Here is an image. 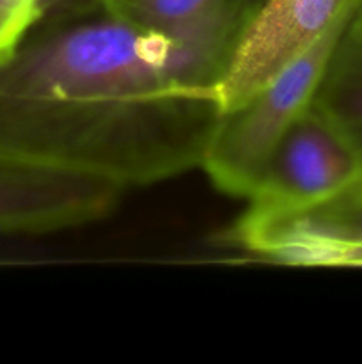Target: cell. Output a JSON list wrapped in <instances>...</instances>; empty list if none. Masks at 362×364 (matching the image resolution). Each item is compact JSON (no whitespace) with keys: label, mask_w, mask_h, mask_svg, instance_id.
Here are the masks:
<instances>
[{"label":"cell","mask_w":362,"mask_h":364,"mask_svg":"<svg viewBox=\"0 0 362 364\" xmlns=\"http://www.w3.org/2000/svg\"><path fill=\"white\" fill-rule=\"evenodd\" d=\"M256 0L180 31L62 0L0 57V156L123 191L201 167L219 84Z\"/></svg>","instance_id":"cell-1"},{"label":"cell","mask_w":362,"mask_h":364,"mask_svg":"<svg viewBox=\"0 0 362 364\" xmlns=\"http://www.w3.org/2000/svg\"><path fill=\"white\" fill-rule=\"evenodd\" d=\"M351 21L330 28L263 87L222 114L201 164L216 191L241 199L252 194L283 135L314 102L330 57Z\"/></svg>","instance_id":"cell-2"},{"label":"cell","mask_w":362,"mask_h":364,"mask_svg":"<svg viewBox=\"0 0 362 364\" xmlns=\"http://www.w3.org/2000/svg\"><path fill=\"white\" fill-rule=\"evenodd\" d=\"M226 240L283 265L362 269V173L311 205L270 210L247 206Z\"/></svg>","instance_id":"cell-3"},{"label":"cell","mask_w":362,"mask_h":364,"mask_svg":"<svg viewBox=\"0 0 362 364\" xmlns=\"http://www.w3.org/2000/svg\"><path fill=\"white\" fill-rule=\"evenodd\" d=\"M362 0H256L222 80L224 112L240 105L330 28L353 20Z\"/></svg>","instance_id":"cell-4"},{"label":"cell","mask_w":362,"mask_h":364,"mask_svg":"<svg viewBox=\"0 0 362 364\" xmlns=\"http://www.w3.org/2000/svg\"><path fill=\"white\" fill-rule=\"evenodd\" d=\"M361 173L362 162L351 142L312 102L275 146L247 201L261 210L311 205Z\"/></svg>","instance_id":"cell-5"},{"label":"cell","mask_w":362,"mask_h":364,"mask_svg":"<svg viewBox=\"0 0 362 364\" xmlns=\"http://www.w3.org/2000/svg\"><path fill=\"white\" fill-rule=\"evenodd\" d=\"M124 192L109 181L0 156V233L85 226L109 217Z\"/></svg>","instance_id":"cell-6"},{"label":"cell","mask_w":362,"mask_h":364,"mask_svg":"<svg viewBox=\"0 0 362 364\" xmlns=\"http://www.w3.org/2000/svg\"><path fill=\"white\" fill-rule=\"evenodd\" d=\"M314 105L346 135L362 162V41L350 27L330 57Z\"/></svg>","instance_id":"cell-7"},{"label":"cell","mask_w":362,"mask_h":364,"mask_svg":"<svg viewBox=\"0 0 362 364\" xmlns=\"http://www.w3.org/2000/svg\"><path fill=\"white\" fill-rule=\"evenodd\" d=\"M126 16L158 31H180L216 16L243 0H114Z\"/></svg>","instance_id":"cell-8"},{"label":"cell","mask_w":362,"mask_h":364,"mask_svg":"<svg viewBox=\"0 0 362 364\" xmlns=\"http://www.w3.org/2000/svg\"><path fill=\"white\" fill-rule=\"evenodd\" d=\"M62 0H0V57Z\"/></svg>","instance_id":"cell-9"},{"label":"cell","mask_w":362,"mask_h":364,"mask_svg":"<svg viewBox=\"0 0 362 364\" xmlns=\"http://www.w3.org/2000/svg\"><path fill=\"white\" fill-rule=\"evenodd\" d=\"M350 32L355 36V38L362 41V6L361 9L357 11V14H355L353 21L350 23Z\"/></svg>","instance_id":"cell-10"}]
</instances>
